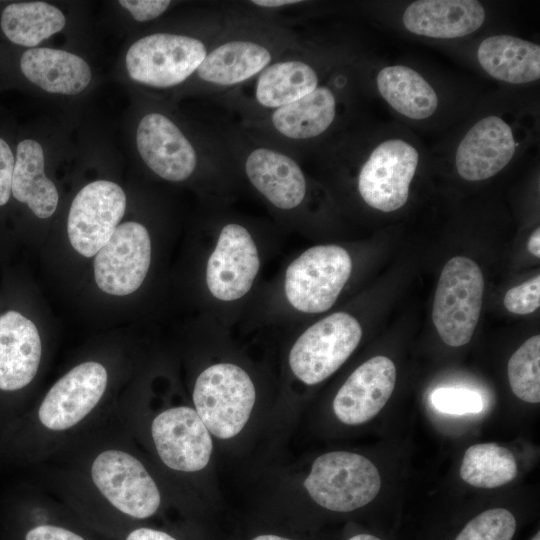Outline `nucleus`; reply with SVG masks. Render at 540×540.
<instances>
[{"label":"nucleus","instance_id":"f257e3e1","mask_svg":"<svg viewBox=\"0 0 540 540\" xmlns=\"http://www.w3.org/2000/svg\"><path fill=\"white\" fill-rule=\"evenodd\" d=\"M302 43L287 20L244 2L231 4L224 29L190 80L195 91L213 98L249 82Z\"/></svg>","mask_w":540,"mask_h":540},{"label":"nucleus","instance_id":"f03ea898","mask_svg":"<svg viewBox=\"0 0 540 540\" xmlns=\"http://www.w3.org/2000/svg\"><path fill=\"white\" fill-rule=\"evenodd\" d=\"M136 146L145 165L170 182H183L200 172L215 179L236 169L213 119L191 134L169 115L149 112L137 126Z\"/></svg>","mask_w":540,"mask_h":540},{"label":"nucleus","instance_id":"7ed1b4c3","mask_svg":"<svg viewBox=\"0 0 540 540\" xmlns=\"http://www.w3.org/2000/svg\"><path fill=\"white\" fill-rule=\"evenodd\" d=\"M230 11L231 4H221L194 33L156 32L138 39L126 54L130 78L158 89L187 83L224 29Z\"/></svg>","mask_w":540,"mask_h":540},{"label":"nucleus","instance_id":"20e7f679","mask_svg":"<svg viewBox=\"0 0 540 540\" xmlns=\"http://www.w3.org/2000/svg\"><path fill=\"white\" fill-rule=\"evenodd\" d=\"M337 110V93L326 83L278 109L246 119L232 118L253 136L298 158L330 130Z\"/></svg>","mask_w":540,"mask_h":540},{"label":"nucleus","instance_id":"39448f33","mask_svg":"<svg viewBox=\"0 0 540 540\" xmlns=\"http://www.w3.org/2000/svg\"><path fill=\"white\" fill-rule=\"evenodd\" d=\"M484 278L473 260L456 256L440 274L432 308V320L441 339L449 346L467 344L478 324Z\"/></svg>","mask_w":540,"mask_h":540},{"label":"nucleus","instance_id":"423d86ee","mask_svg":"<svg viewBox=\"0 0 540 540\" xmlns=\"http://www.w3.org/2000/svg\"><path fill=\"white\" fill-rule=\"evenodd\" d=\"M304 487L321 507L335 512H350L375 499L381 489V477L376 466L366 457L335 451L315 459Z\"/></svg>","mask_w":540,"mask_h":540},{"label":"nucleus","instance_id":"0eeeda50","mask_svg":"<svg viewBox=\"0 0 540 540\" xmlns=\"http://www.w3.org/2000/svg\"><path fill=\"white\" fill-rule=\"evenodd\" d=\"M255 396L254 384L241 367L219 363L198 376L193 402L208 431L218 438L229 439L247 423Z\"/></svg>","mask_w":540,"mask_h":540},{"label":"nucleus","instance_id":"6e6552de","mask_svg":"<svg viewBox=\"0 0 540 540\" xmlns=\"http://www.w3.org/2000/svg\"><path fill=\"white\" fill-rule=\"evenodd\" d=\"M352 271L349 253L337 245L311 247L290 263L284 289L288 302L304 313H321L336 302Z\"/></svg>","mask_w":540,"mask_h":540},{"label":"nucleus","instance_id":"1a4fd4ad","mask_svg":"<svg viewBox=\"0 0 540 540\" xmlns=\"http://www.w3.org/2000/svg\"><path fill=\"white\" fill-rule=\"evenodd\" d=\"M361 337V326L352 315L333 313L310 326L296 340L289 354L290 368L303 383H320L350 357Z\"/></svg>","mask_w":540,"mask_h":540},{"label":"nucleus","instance_id":"9d476101","mask_svg":"<svg viewBox=\"0 0 540 540\" xmlns=\"http://www.w3.org/2000/svg\"><path fill=\"white\" fill-rule=\"evenodd\" d=\"M418 160L416 148L402 139L379 143L357 174V189L362 200L383 212L403 207L408 200Z\"/></svg>","mask_w":540,"mask_h":540},{"label":"nucleus","instance_id":"9b49d317","mask_svg":"<svg viewBox=\"0 0 540 540\" xmlns=\"http://www.w3.org/2000/svg\"><path fill=\"white\" fill-rule=\"evenodd\" d=\"M126 209V196L114 182L98 180L84 186L74 197L67 220L72 247L92 257L108 242Z\"/></svg>","mask_w":540,"mask_h":540},{"label":"nucleus","instance_id":"f8f14e48","mask_svg":"<svg viewBox=\"0 0 540 540\" xmlns=\"http://www.w3.org/2000/svg\"><path fill=\"white\" fill-rule=\"evenodd\" d=\"M94 484L121 512L134 518L152 516L160 505V493L144 466L132 455L107 450L99 454L91 468Z\"/></svg>","mask_w":540,"mask_h":540},{"label":"nucleus","instance_id":"ddd939ff","mask_svg":"<svg viewBox=\"0 0 540 540\" xmlns=\"http://www.w3.org/2000/svg\"><path fill=\"white\" fill-rule=\"evenodd\" d=\"M151 260L147 229L138 222L119 225L94 259L97 286L110 295L124 296L143 283Z\"/></svg>","mask_w":540,"mask_h":540},{"label":"nucleus","instance_id":"4468645a","mask_svg":"<svg viewBox=\"0 0 540 540\" xmlns=\"http://www.w3.org/2000/svg\"><path fill=\"white\" fill-rule=\"evenodd\" d=\"M260 259L249 230L240 223L225 224L206 268L210 293L222 301L240 299L251 289Z\"/></svg>","mask_w":540,"mask_h":540},{"label":"nucleus","instance_id":"2eb2a0df","mask_svg":"<svg viewBox=\"0 0 540 540\" xmlns=\"http://www.w3.org/2000/svg\"><path fill=\"white\" fill-rule=\"evenodd\" d=\"M151 432L158 455L167 467L195 472L207 466L213 444L196 410L190 407L165 410L153 420Z\"/></svg>","mask_w":540,"mask_h":540},{"label":"nucleus","instance_id":"dca6fc26","mask_svg":"<svg viewBox=\"0 0 540 540\" xmlns=\"http://www.w3.org/2000/svg\"><path fill=\"white\" fill-rule=\"evenodd\" d=\"M107 386V371L97 362L77 365L46 394L38 416L51 430H65L81 421L97 405Z\"/></svg>","mask_w":540,"mask_h":540},{"label":"nucleus","instance_id":"f3484780","mask_svg":"<svg viewBox=\"0 0 540 540\" xmlns=\"http://www.w3.org/2000/svg\"><path fill=\"white\" fill-rule=\"evenodd\" d=\"M396 367L391 359L375 356L348 377L333 401L336 417L347 425H360L375 417L391 397Z\"/></svg>","mask_w":540,"mask_h":540},{"label":"nucleus","instance_id":"a211bd4d","mask_svg":"<svg viewBox=\"0 0 540 540\" xmlns=\"http://www.w3.org/2000/svg\"><path fill=\"white\" fill-rule=\"evenodd\" d=\"M516 143L509 124L498 116L475 123L455 154L458 174L467 181H481L500 172L513 158Z\"/></svg>","mask_w":540,"mask_h":540},{"label":"nucleus","instance_id":"6ab92c4d","mask_svg":"<svg viewBox=\"0 0 540 540\" xmlns=\"http://www.w3.org/2000/svg\"><path fill=\"white\" fill-rule=\"evenodd\" d=\"M35 324L17 311L0 316V389L14 391L35 377L41 360Z\"/></svg>","mask_w":540,"mask_h":540},{"label":"nucleus","instance_id":"aec40b11","mask_svg":"<svg viewBox=\"0 0 540 540\" xmlns=\"http://www.w3.org/2000/svg\"><path fill=\"white\" fill-rule=\"evenodd\" d=\"M485 18V9L479 1L420 0L405 9L402 21L413 34L451 39L475 32Z\"/></svg>","mask_w":540,"mask_h":540},{"label":"nucleus","instance_id":"412c9836","mask_svg":"<svg viewBox=\"0 0 540 540\" xmlns=\"http://www.w3.org/2000/svg\"><path fill=\"white\" fill-rule=\"evenodd\" d=\"M22 74L50 93L74 95L91 80V69L81 57L58 49L31 48L20 58Z\"/></svg>","mask_w":540,"mask_h":540},{"label":"nucleus","instance_id":"4be33fe9","mask_svg":"<svg viewBox=\"0 0 540 540\" xmlns=\"http://www.w3.org/2000/svg\"><path fill=\"white\" fill-rule=\"evenodd\" d=\"M480 66L491 77L524 84L540 78V46L511 35L484 39L477 50Z\"/></svg>","mask_w":540,"mask_h":540},{"label":"nucleus","instance_id":"5701e85b","mask_svg":"<svg viewBox=\"0 0 540 540\" xmlns=\"http://www.w3.org/2000/svg\"><path fill=\"white\" fill-rule=\"evenodd\" d=\"M11 194L41 219L53 215L57 208L58 192L45 175L43 148L33 139H24L17 145Z\"/></svg>","mask_w":540,"mask_h":540},{"label":"nucleus","instance_id":"b1692460","mask_svg":"<svg viewBox=\"0 0 540 540\" xmlns=\"http://www.w3.org/2000/svg\"><path fill=\"white\" fill-rule=\"evenodd\" d=\"M376 85L384 100L410 119L428 118L438 107L435 90L410 67L394 65L382 68L376 76Z\"/></svg>","mask_w":540,"mask_h":540},{"label":"nucleus","instance_id":"393cba45","mask_svg":"<svg viewBox=\"0 0 540 540\" xmlns=\"http://www.w3.org/2000/svg\"><path fill=\"white\" fill-rule=\"evenodd\" d=\"M64 14L46 2H17L7 5L1 14L0 26L6 38L24 47H35L61 31Z\"/></svg>","mask_w":540,"mask_h":540},{"label":"nucleus","instance_id":"a878e982","mask_svg":"<svg viewBox=\"0 0 540 540\" xmlns=\"http://www.w3.org/2000/svg\"><path fill=\"white\" fill-rule=\"evenodd\" d=\"M518 467L513 453L497 443L470 446L460 467L461 479L477 488H496L511 482Z\"/></svg>","mask_w":540,"mask_h":540},{"label":"nucleus","instance_id":"bb28decb","mask_svg":"<svg viewBox=\"0 0 540 540\" xmlns=\"http://www.w3.org/2000/svg\"><path fill=\"white\" fill-rule=\"evenodd\" d=\"M512 392L528 403L540 402V336L526 340L510 357L507 367Z\"/></svg>","mask_w":540,"mask_h":540},{"label":"nucleus","instance_id":"cd10ccee","mask_svg":"<svg viewBox=\"0 0 540 540\" xmlns=\"http://www.w3.org/2000/svg\"><path fill=\"white\" fill-rule=\"evenodd\" d=\"M430 401L438 411L452 415L479 413L483 408L481 395L466 388H437L431 393Z\"/></svg>","mask_w":540,"mask_h":540},{"label":"nucleus","instance_id":"c85d7f7f","mask_svg":"<svg viewBox=\"0 0 540 540\" xmlns=\"http://www.w3.org/2000/svg\"><path fill=\"white\" fill-rule=\"evenodd\" d=\"M505 308L514 314L527 315L540 306V276L512 287L504 296Z\"/></svg>","mask_w":540,"mask_h":540},{"label":"nucleus","instance_id":"c756f323","mask_svg":"<svg viewBox=\"0 0 540 540\" xmlns=\"http://www.w3.org/2000/svg\"><path fill=\"white\" fill-rule=\"evenodd\" d=\"M133 18L139 22L154 20L164 14L171 5L169 0H121Z\"/></svg>","mask_w":540,"mask_h":540},{"label":"nucleus","instance_id":"7c9ffc66","mask_svg":"<svg viewBox=\"0 0 540 540\" xmlns=\"http://www.w3.org/2000/svg\"><path fill=\"white\" fill-rule=\"evenodd\" d=\"M14 162L15 155L10 146L0 137V206L5 205L11 196Z\"/></svg>","mask_w":540,"mask_h":540},{"label":"nucleus","instance_id":"2f4dec72","mask_svg":"<svg viewBox=\"0 0 540 540\" xmlns=\"http://www.w3.org/2000/svg\"><path fill=\"white\" fill-rule=\"evenodd\" d=\"M25 540H84L78 534H75L62 527L52 525H41L31 529L25 537Z\"/></svg>","mask_w":540,"mask_h":540},{"label":"nucleus","instance_id":"473e14b6","mask_svg":"<svg viewBox=\"0 0 540 540\" xmlns=\"http://www.w3.org/2000/svg\"><path fill=\"white\" fill-rule=\"evenodd\" d=\"M126 540H176L171 535L149 528H139L132 531Z\"/></svg>","mask_w":540,"mask_h":540},{"label":"nucleus","instance_id":"72a5a7b5","mask_svg":"<svg viewBox=\"0 0 540 540\" xmlns=\"http://www.w3.org/2000/svg\"><path fill=\"white\" fill-rule=\"evenodd\" d=\"M527 247L531 254H533L537 258L540 257V230L539 228L535 229L533 233L531 234Z\"/></svg>","mask_w":540,"mask_h":540},{"label":"nucleus","instance_id":"f704fd0d","mask_svg":"<svg viewBox=\"0 0 540 540\" xmlns=\"http://www.w3.org/2000/svg\"><path fill=\"white\" fill-rule=\"evenodd\" d=\"M347 540H383V539L374 534L359 533V534L351 536Z\"/></svg>","mask_w":540,"mask_h":540},{"label":"nucleus","instance_id":"c9c22d12","mask_svg":"<svg viewBox=\"0 0 540 540\" xmlns=\"http://www.w3.org/2000/svg\"><path fill=\"white\" fill-rule=\"evenodd\" d=\"M253 540H290L277 535H260L254 538Z\"/></svg>","mask_w":540,"mask_h":540},{"label":"nucleus","instance_id":"e433bc0d","mask_svg":"<svg viewBox=\"0 0 540 540\" xmlns=\"http://www.w3.org/2000/svg\"><path fill=\"white\" fill-rule=\"evenodd\" d=\"M530 540H540V532L537 531Z\"/></svg>","mask_w":540,"mask_h":540}]
</instances>
